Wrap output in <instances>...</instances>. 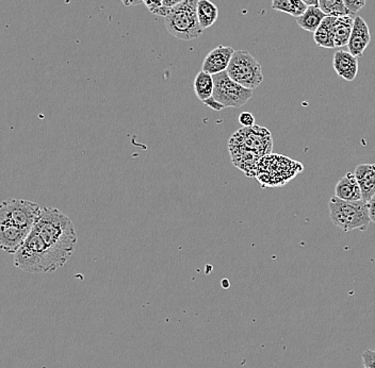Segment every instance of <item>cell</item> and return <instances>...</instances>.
Instances as JSON below:
<instances>
[{"label":"cell","instance_id":"ffe728a7","mask_svg":"<svg viewBox=\"0 0 375 368\" xmlns=\"http://www.w3.org/2000/svg\"><path fill=\"white\" fill-rule=\"evenodd\" d=\"M362 362L364 368H375V350H364L362 353Z\"/></svg>","mask_w":375,"mask_h":368},{"label":"cell","instance_id":"cb8c5ba5","mask_svg":"<svg viewBox=\"0 0 375 368\" xmlns=\"http://www.w3.org/2000/svg\"><path fill=\"white\" fill-rule=\"evenodd\" d=\"M369 216H370L371 222L375 224V195L371 198L368 203Z\"/></svg>","mask_w":375,"mask_h":368},{"label":"cell","instance_id":"5bb4252c","mask_svg":"<svg viewBox=\"0 0 375 368\" xmlns=\"http://www.w3.org/2000/svg\"><path fill=\"white\" fill-rule=\"evenodd\" d=\"M326 16L328 15H326L320 8L310 6V7H307L306 11L301 16L295 18V20L302 29L308 31V32L314 33V31L319 28L321 23Z\"/></svg>","mask_w":375,"mask_h":368},{"label":"cell","instance_id":"9c48e42d","mask_svg":"<svg viewBox=\"0 0 375 368\" xmlns=\"http://www.w3.org/2000/svg\"><path fill=\"white\" fill-rule=\"evenodd\" d=\"M354 175L362 192V201L368 203L375 195V164H359Z\"/></svg>","mask_w":375,"mask_h":368},{"label":"cell","instance_id":"7c38bea8","mask_svg":"<svg viewBox=\"0 0 375 368\" xmlns=\"http://www.w3.org/2000/svg\"><path fill=\"white\" fill-rule=\"evenodd\" d=\"M337 16H326L314 31V43L322 49H335L334 29Z\"/></svg>","mask_w":375,"mask_h":368},{"label":"cell","instance_id":"d6986e66","mask_svg":"<svg viewBox=\"0 0 375 368\" xmlns=\"http://www.w3.org/2000/svg\"><path fill=\"white\" fill-rule=\"evenodd\" d=\"M343 3L350 14L355 15L366 6L367 0H343Z\"/></svg>","mask_w":375,"mask_h":368},{"label":"cell","instance_id":"5b68a950","mask_svg":"<svg viewBox=\"0 0 375 368\" xmlns=\"http://www.w3.org/2000/svg\"><path fill=\"white\" fill-rule=\"evenodd\" d=\"M226 72L233 81L253 91L264 81L262 65L247 51H235Z\"/></svg>","mask_w":375,"mask_h":368},{"label":"cell","instance_id":"e0dca14e","mask_svg":"<svg viewBox=\"0 0 375 368\" xmlns=\"http://www.w3.org/2000/svg\"><path fill=\"white\" fill-rule=\"evenodd\" d=\"M272 9L299 18L307 9L303 0H272Z\"/></svg>","mask_w":375,"mask_h":368},{"label":"cell","instance_id":"52a82bcc","mask_svg":"<svg viewBox=\"0 0 375 368\" xmlns=\"http://www.w3.org/2000/svg\"><path fill=\"white\" fill-rule=\"evenodd\" d=\"M233 53H235V49L230 46H218L206 56L203 65H202V70L212 76L226 72Z\"/></svg>","mask_w":375,"mask_h":368},{"label":"cell","instance_id":"2e32d148","mask_svg":"<svg viewBox=\"0 0 375 368\" xmlns=\"http://www.w3.org/2000/svg\"><path fill=\"white\" fill-rule=\"evenodd\" d=\"M193 85H195V94L202 103L212 97L214 87L212 75L201 70L195 77Z\"/></svg>","mask_w":375,"mask_h":368},{"label":"cell","instance_id":"8fae6325","mask_svg":"<svg viewBox=\"0 0 375 368\" xmlns=\"http://www.w3.org/2000/svg\"><path fill=\"white\" fill-rule=\"evenodd\" d=\"M335 197L345 201H362V192L356 180L355 175L347 172L335 188Z\"/></svg>","mask_w":375,"mask_h":368},{"label":"cell","instance_id":"9a60e30c","mask_svg":"<svg viewBox=\"0 0 375 368\" xmlns=\"http://www.w3.org/2000/svg\"><path fill=\"white\" fill-rule=\"evenodd\" d=\"M197 18L202 28L211 27L219 18V9L210 0H199L197 6Z\"/></svg>","mask_w":375,"mask_h":368},{"label":"cell","instance_id":"ac0fdd59","mask_svg":"<svg viewBox=\"0 0 375 368\" xmlns=\"http://www.w3.org/2000/svg\"><path fill=\"white\" fill-rule=\"evenodd\" d=\"M318 7L326 15L343 16L351 15L345 8L343 0H319Z\"/></svg>","mask_w":375,"mask_h":368},{"label":"cell","instance_id":"277c9868","mask_svg":"<svg viewBox=\"0 0 375 368\" xmlns=\"http://www.w3.org/2000/svg\"><path fill=\"white\" fill-rule=\"evenodd\" d=\"M331 220L343 232L368 229L371 220L369 216L368 203L362 201H345L332 197L328 203Z\"/></svg>","mask_w":375,"mask_h":368},{"label":"cell","instance_id":"7a4b0ae2","mask_svg":"<svg viewBox=\"0 0 375 368\" xmlns=\"http://www.w3.org/2000/svg\"><path fill=\"white\" fill-rule=\"evenodd\" d=\"M42 208L25 199H6L0 203V249L16 255L24 244L41 213Z\"/></svg>","mask_w":375,"mask_h":368},{"label":"cell","instance_id":"ba28073f","mask_svg":"<svg viewBox=\"0 0 375 368\" xmlns=\"http://www.w3.org/2000/svg\"><path fill=\"white\" fill-rule=\"evenodd\" d=\"M370 41L371 35L368 25L364 22V18L356 16L354 20L353 30H352L349 44H348L349 53H352L354 57H362L370 44Z\"/></svg>","mask_w":375,"mask_h":368},{"label":"cell","instance_id":"7402d4cb","mask_svg":"<svg viewBox=\"0 0 375 368\" xmlns=\"http://www.w3.org/2000/svg\"><path fill=\"white\" fill-rule=\"evenodd\" d=\"M143 4L147 6L151 13L155 14L162 8V0H143Z\"/></svg>","mask_w":375,"mask_h":368},{"label":"cell","instance_id":"8992f818","mask_svg":"<svg viewBox=\"0 0 375 368\" xmlns=\"http://www.w3.org/2000/svg\"><path fill=\"white\" fill-rule=\"evenodd\" d=\"M214 101L224 108H241L253 97V89H247L233 81L226 72L214 75Z\"/></svg>","mask_w":375,"mask_h":368},{"label":"cell","instance_id":"30bf717a","mask_svg":"<svg viewBox=\"0 0 375 368\" xmlns=\"http://www.w3.org/2000/svg\"><path fill=\"white\" fill-rule=\"evenodd\" d=\"M333 68L340 78L345 81L355 80L358 72L357 58L354 57L349 51H338L333 60Z\"/></svg>","mask_w":375,"mask_h":368},{"label":"cell","instance_id":"d4e9b609","mask_svg":"<svg viewBox=\"0 0 375 368\" xmlns=\"http://www.w3.org/2000/svg\"><path fill=\"white\" fill-rule=\"evenodd\" d=\"M183 1H185V0H162V6L170 9V8L175 7V6L183 3Z\"/></svg>","mask_w":375,"mask_h":368},{"label":"cell","instance_id":"4316f807","mask_svg":"<svg viewBox=\"0 0 375 368\" xmlns=\"http://www.w3.org/2000/svg\"><path fill=\"white\" fill-rule=\"evenodd\" d=\"M303 3L305 4L307 7H310V6L318 7L319 0H303Z\"/></svg>","mask_w":375,"mask_h":368},{"label":"cell","instance_id":"6da1fadb","mask_svg":"<svg viewBox=\"0 0 375 368\" xmlns=\"http://www.w3.org/2000/svg\"><path fill=\"white\" fill-rule=\"evenodd\" d=\"M74 222L56 208H42L24 244L14 255V265L30 274H49L64 266L76 249Z\"/></svg>","mask_w":375,"mask_h":368},{"label":"cell","instance_id":"603a6c76","mask_svg":"<svg viewBox=\"0 0 375 368\" xmlns=\"http://www.w3.org/2000/svg\"><path fill=\"white\" fill-rule=\"evenodd\" d=\"M204 105L207 106V107L211 108L214 111H221V110L225 109L221 103H219L218 101H214V97H210L207 101H203Z\"/></svg>","mask_w":375,"mask_h":368},{"label":"cell","instance_id":"44dd1931","mask_svg":"<svg viewBox=\"0 0 375 368\" xmlns=\"http://www.w3.org/2000/svg\"><path fill=\"white\" fill-rule=\"evenodd\" d=\"M239 122L245 128H249V127H253L255 125V118L253 114L250 112H242L239 115Z\"/></svg>","mask_w":375,"mask_h":368},{"label":"cell","instance_id":"484cf974","mask_svg":"<svg viewBox=\"0 0 375 368\" xmlns=\"http://www.w3.org/2000/svg\"><path fill=\"white\" fill-rule=\"evenodd\" d=\"M126 7H133V6H137L143 3V0H121Z\"/></svg>","mask_w":375,"mask_h":368},{"label":"cell","instance_id":"3957f363","mask_svg":"<svg viewBox=\"0 0 375 368\" xmlns=\"http://www.w3.org/2000/svg\"><path fill=\"white\" fill-rule=\"evenodd\" d=\"M199 0H185L168 9L166 27L168 33L183 41H192L203 34L204 29L197 18V6Z\"/></svg>","mask_w":375,"mask_h":368},{"label":"cell","instance_id":"4fadbf2b","mask_svg":"<svg viewBox=\"0 0 375 368\" xmlns=\"http://www.w3.org/2000/svg\"><path fill=\"white\" fill-rule=\"evenodd\" d=\"M353 15L337 16L335 22L334 43L335 49H343L349 44L350 37L354 26Z\"/></svg>","mask_w":375,"mask_h":368}]
</instances>
